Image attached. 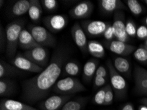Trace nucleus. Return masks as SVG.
I'll return each instance as SVG.
<instances>
[{"mask_svg":"<svg viewBox=\"0 0 147 110\" xmlns=\"http://www.w3.org/2000/svg\"><path fill=\"white\" fill-rule=\"evenodd\" d=\"M68 56L66 48H59L55 50L50 63L43 71L24 81L23 99L30 104L45 99L61 75Z\"/></svg>","mask_w":147,"mask_h":110,"instance_id":"nucleus-1","label":"nucleus"},{"mask_svg":"<svg viewBox=\"0 0 147 110\" xmlns=\"http://www.w3.org/2000/svg\"><path fill=\"white\" fill-rule=\"evenodd\" d=\"M25 21L17 19L7 25L6 33V52L9 58H13L19 46V40L21 32L24 28Z\"/></svg>","mask_w":147,"mask_h":110,"instance_id":"nucleus-2","label":"nucleus"},{"mask_svg":"<svg viewBox=\"0 0 147 110\" xmlns=\"http://www.w3.org/2000/svg\"><path fill=\"white\" fill-rule=\"evenodd\" d=\"M86 88L81 81L76 78L67 77L57 80L52 88V91L61 95H73L85 91Z\"/></svg>","mask_w":147,"mask_h":110,"instance_id":"nucleus-3","label":"nucleus"},{"mask_svg":"<svg viewBox=\"0 0 147 110\" xmlns=\"http://www.w3.org/2000/svg\"><path fill=\"white\" fill-rule=\"evenodd\" d=\"M28 30L40 46L54 47L55 46L56 40L47 28L41 26L29 25Z\"/></svg>","mask_w":147,"mask_h":110,"instance_id":"nucleus-4","label":"nucleus"},{"mask_svg":"<svg viewBox=\"0 0 147 110\" xmlns=\"http://www.w3.org/2000/svg\"><path fill=\"white\" fill-rule=\"evenodd\" d=\"M109 73H110V82L113 91L118 97H121L125 93L127 89V82L125 78L116 71L111 61L107 63Z\"/></svg>","mask_w":147,"mask_h":110,"instance_id":"nucleus-5","label":"nucleus"},{"mask_svg":"<svg viewBox=\"0 0 147 110\" xmlns=\"http://www.w3.org/2000/svg\"><path fill=\"white\" fill-rule=\"evenodd\" d=\"M23 55L37 65L45 69L48 65L49 52L45 47L38 46L25 51Z\"/></svg>","mask_w":147,"mask_h":110,"instance_id":"nucleus-6","label":"nucleus"},{"mask_svg":"<svg viewBox=\"0 0 147 110\" xmlns=\"http://www.w3.org/2000/svg\"><path fill=\"white\" fill-rule=\"evenodd\" d=\"M73 97V95H54L46 98L40 103V110H61L63 105Z\"/></svg>","mask_w":147,"mask_h":110,"instance_id":"nucleus-7","label":"nucleus"},{"mask_svg":"<svg viewBox=\"0 0 147 110\" xmlns=\"http://www.w3.org/2000/svg\"><path fill=\"white\" fill-rule=\"evenodd\" d=\"M124 20L125 16L123 12L117 11L115 12L113 16V22L112 25L116 40L127 43L129 40V36L126 32Z\"/></svg>","mask_w":147,"mask_h":110,"instance_id":"nucleus-8","label":"nucleus"},{"mask_svg":"<svg viewBox=\"0 0 147 110\" xmlns=\"http://www.w3.org/2000/svg\"><path fill=\"white\" fill-rule=\"evenodd\" d=\"M43 22L50 32L57 33L65 28L68 19L63 15H53L44 18Z\"/></svg>","mask_w":147,"mask_h":110,"instance_id":"nucleus-9","label":"nucleus"},{"mask_svg":"<svg viewBox=\"0 0 147 110\" xmlns=\"http://www.w3.org/2000/svg\"><path fill=\"white\" fill-rule=\"evenodd\" d=\"M12 63L13 65L21 71L31 72V73H40L44 69L34 63L27 57L21 53H19L15 56L14 59L12 60Z\"/></svg>","mask_w":147,"mask_h":110,"instance_id":"nucleus-10","label":"nucleus"},{"mask_svg":"<svg viewBox=\"0 0 147 110\" xmlns=\"http://www.w3.org/2000/svg\"><path fill=\"white\" fill-rule=\"evenodd\" d=\"M110 24L102 21H85L82 22V27L85 33L91 36L104 34Z\"/></svg>","mask_w":147,"mask_h":110,"instance_id":"nucleus-11","label":"nucleus"},{"mask_svg":"<svg viewBox=\"0 0 147 110\" xmlns=\"http://www.w3.org/2000/svg\"><path fill=\"white\" fill-rule=\"evenodd\" d=\"M94 5L90 1L80 2L69 11L70 16L75 19H86L92 14Z\"/></svg>","mask_w":147,"mask_h":110,"instance_id":"nucleus-12","label":"nucleus"},{"mask_svg":"<svg viewBox=\"0 0 147 110\" xmlns=\"http://www.w3.org/2000/svg\"><path fill=\"white\" fill-rule=\"evenodd\" d=\"M71 35L75 44L82 52L87 51L88 41L86 38V33L82 28V26L78 22L74 24L71 28Z\"/></svg>","mask_w":147,"mask_h":110,"instance_id":"nucleus-13","label":"nucleus"},{"mask_svg":"<svg viewBox=\"0 0 147 110\" xmlns=\"http://www.w3.org/2000/svg\"><path fill=\"white\" fill-rule=\"evenodd\" d=\"M135 88L139 94L147 96V70L137 66L134 71Z\"/></svg>","mask_w":147,"mask_h":110,"instance_id":"nucleus-14","label":"nucleus"},{"mask_svg":"<svg viewBox=\"0 0 147 110\" xmlns=\"http://www.w3.org/2000/svg\"><path fill=\"white\" fill-rule=\"evenodd\" d=\"M108 48L113 53L120 56H127L136 50V48L133 45L117 40L111 41Z\"/></svg>","mask_w":147,"mask_h":110,"instance_id":"nucleus-15","label":"nucleus"},{"mask_svg":"<svg viewBox=\"0 0 147 110\" xmlns=\"http://www.w3.org/2000/svg\"><path fill=\"white\" fill-rule=\"evenodd\" d=\"M19 46L22 50L27 51L40 46L35 41L34 38L28 30V29L24 28L20 34Z\"/></svg>","mask_w":147,"mask_h":110,"instance_id":"nucleus-16","label":"nucleus"},{"mask_svg":"<svg viewBox=\"0 0 147 110\" xmlns=\"http://www.w3.org/2000/svg\"><path fill=\"white\" fill-rule=\"evenodd\" d=\"M0 109L6 110H36V108L14 100L4 99L1 101Z\"/></svg>","mask_w":147,"mask_h":110,"instance_id":"nucleus-17","label":"nucleus"},{"mask_svg":"<svg viewBox=\"0 0 147 110\" xmlns=\"http://www.w3.org/2000/svg\"><path fill=\"white\" fill-rule=\"evenodd\" d=\"M99 4L102 11L107 13L116 12L121 9H125L123 2L119 0H100Z\"/></svg>","mask_w":147,"mask_h":110,"instance_id":"nucleus-18","label":"nucleus"},{"mask_svg":"<svg viewBox=\"0 0 147 110\" xmlns=\"http://www.w3.org/2000/svg\"><path fill=\"white\" fill-rule=\"evenodd\" d=\"M98 60L96 59H89L84 64L83 68V79L86 82H89L95 75L98 65Z\"/></svg>","mask_w":147,"mask_h":110,"instance_id":"nucleus-19","label":"nucleus"},{"mask_svg":"<svg viewBox=\"0 0 147 110\" xmlns=\"http://www.w3.org/2000/svg\"><path fill=\"white\" fill-rule=\"evenodd\" d=\"M30 7V1L19 0L13 5L11 8V15L13 17H19L28 13Z\"/></svg>","mask_w":147,"mask_h":110,"instance_id":"nucleus-20","label":"nucleus"},{"mask_svg":"<svg viewBox=\"0 0 147 110\" xmlns=\"http://www.w3.org/2000/svg\"><path fill=\"white\" fill-rule=\"evenodd\" d=\"M21 74V70L16 67L7 63L2 59L0 61V78H1L15 77Z\"/></svg>","mask_w":147,"mask_h":110,"instance_id":"nucleus-21","label":"nucleus"},{"mask_svg":"<svg viewBox=\"0 0 147 110\" xmlns=\"http://www.w3.org/2000/svg\"><path fill=\"white\" fill-rule=\"evenodd\" d=\"M88 101V97H80L70 100L63 105L61 110H82Z\"/></svg>","mask_w":147,"mask_h":110,"instance_id":"nucleus-22","label":"nucleus"},{"mask_svg":"<svg viewBox=\"0 0 147 110\" xmlns=\"http://www.w3.org/2000/svg\"><path fill=\"white\" fill-rule=\"evenodd\" d=\"M16 86L12 80L8 78H1L0 80V95L2 97L11 96L15 92Z\"/></svg>","mask_w":147,"mask_h":110,"instance_id":"nucleus-23","label":"nucleus"},{"mask_svg":"<svg viewBox=\"0 0 147 110\" xmlns=\"http://www.w3.org/2000/svg\"><path fill=\"white\" fill-rule=\"evenodd\" d=\"M28 14L33 22H38L42 14V6L40 1L38 0H30V7Z\"/></svg>","mask_w":147,"mask_h":110,"instance_id":"nucleus-24","label":"nucleus"},{"mask_svg":"<svg viewBox=\"0 0 147 110\" xmlns=\"http://www.w3.org/2000/svg\"><path fill=\"white\" fill-rule=\"evenodd\" d=\"M87 51L91 55L96 58H102L105 55V49L100 42L90 40L88 42Z\"/></svg>","mask_w":147,"mask_h":110,"instance_id":"nucleus-25","label":"nucleus"},{"mask_svg":"<svg viewBox=\"0 0 147 110\" xmlns=\"http://www.w3.org/2000/svg\"><path fill=\"white\" fill-rule=\"evenodd\" d=\"M113 65L118 73L123 75H127L130 72L131 65L129 61L125 58L121 57L115 58Z\"/></svg>","mask_w":147,"mask_h":110,"instance_id":"nucleus-26","label":"nucleus"},{"mask_svg":"<svg viewBox=\"0 0 147 110\" xmlns=\"http://www.w3.org/2000/svg\"><path fill=\"white\" fill-rule=\"evenodd\" d=\"M80 70L81 69H80L79 65L75 61H73L66 62L63 69L64 74L71 77H75V76L79 75Z\"/></svg>","mask_w":147,"mask_h":110,"instance_id":"nucleus-27","label":"nucleus"},{"mask_svg":"<svg viewBox=\"0 0 147 110\" xmlns=\"http://www.w3.org/2000/svg\"><path fill=\"white\" fill-rule=\"evenodd\" d=\"M135 59L141 63L147 64V49L143 45L140 46L133 53Z\"/></svg>","mask_w":147,"mask_h":110,"instance_id":"nucleus-28","label":"nucleus"},{"mask_svg":"<svg viewBox=\"0 0 147 110\" xmlns=\"http://www.w3.org/2000/svg\"><path fill=\"white\" fill-rule=\"evenodd\" d=\"M125 2L131 13L135 16H138L142 13V7L137 0H127Z\"/></svg>","mask_w":147,"mask_h":110,"instance_id":"nucleus-29","label":"nucleus"},{"mask_svg":"<svg viewBox=\"0 0 147 110\" xmlns=\"http://www.w3.org/2000/svg\"><path fill=\"white\" fill-rule=\"evenodd\" d=\"M106 92V86L100 88L93 98L92 102L96 105H104L105 95Z\"/></svg>","mask_w":147,"mask_h":110,"instance_id":"nucleus-30","label":"nucleus"},{"mask_svg":"<svg viewBox=\"0 0 147 110\" xmlns=\"http://www.w3.org/2000/svg\"><path fill=\"white\" fill-rule=\"evenodd\" d=\"M125 30L128 36L134 37L137 35V26L132 20H128L125 24Z\"/></svg>","mask_w":147,"mask_h":110,"instance_id":"nucleus-31","label":"nucleus"},{"mask_svg":"<svg viewBox=\"0 0 147 110\" xmlns=\"http://www.w3.org/2000/svg\"><path fill=\"white\" fill-rule=\"evenodd\" d=\"M40 2L43 7L50 12L56 9L58 5V2L56 0H42Z\"/></svg>","mask_w":147,"mask_h":110,"instance_id":"nucleus-32","label":"nucleus"},{"mask_svg":"<svg viewBox=\"0 0 147 110\" xmlns=\"http://www.w3.org/2000/svg\"><path fill=\"white\" fill-rule=\"evenodd\" d=\"M113 90L111 85H106V92L105 95V100H104V105H111L113 103Z\"/></svg>","mask_w":147,"mask_h":110,"instance_id":"nucleus-33","label":"nucleus"},{"mask_svg":"<svg viewBox=\"0 0 147 110\" xmlns=\"http://www.w3.org/2000/svg\"><path fill=\"white\" fill-rule=\"evenodd\" d=\"M137 36L140 40H147V26L144 25L140 26L137 28Z\"/></svg>","mask_w":147,"mask_h":110,"instance_id":"nucleus-34","label":"nucleus"},{"mask_svg":"<svg viewBox=\"0 0 147 110\" xmlns=\"http://www.w3.org/2000/svg\"><path fill=\"white\" fill-rule=\"evenodd\" d=\"M103 36L104 38L108 40V41H112V40L114 38V32H113L112 24H110V25L108 26V27L107 28L106 31L104 32Z\"/></svg>","mask_w":147,"mask_h":110,"instance_id":"nucleus-35","label":"nucleus"},{"mask_svg":"<svg viewBox=\"0 0 147 110\" xmlns=\"http://www.w3.org/2000/svg\"><path fill=\"white\" fill-rule=\"evenodd\" d=\"M106 78L100 77V76H95L94 80V85L95 88H100L103 86L106 83Z\"/></svg>","mask_w":147,"mask_h":110,"instance_id":"nucleus-36","label":"nucleus"},{"mask_svg":"<svg viewBox=\"0 0 147 110\" xmlns=\"http://www.w3.org/2000/svg\"><path fill=\"white\" fill-rule=\"evenodd\" d=\"M95 76H100V77L107 78L108 73H107V71L105 67L102 65H100L98 67L96 72Z\"/></svg>","mask_w":147,"mask_h":110,"instance_id":"nucleus-37","label":"nucleus"},{"mask_svg":"<svg viewBox=\"0 0 147 110\" xmlns=\"http://www.w3.org/2000/svg\"><path fill=\"white\" fill-rule=\"evenodd\" d=\"M121 110H135L134 107L131 103H127V104H125L121 107Z\"/></svg>","mask_w":147,"mask_h":110,"instance_id":"nucleus-38","label":"nucleus"},{"mask_svg":"<svg viewBox=\"0 0 147 110\" xmlns=\"http://www.w3.org/2000/svg\"><path fill=\"white\" fill-rule=\"evenodd\" d=\"M139 110H147V106L145 105H143V104L139 105Z\"/></svg>","mask_w":147,"mask_h":110,"instance_id":"nucleus-39","label":"nucleus"},{"mask_svg":"<svg viewBox=\"0 0 147 110\" xmlns=\"http://www.w3.org/2000/svg\"><path fill=\"white\" fill-rule=\"evenodd\" d=\"M141 102L142 103V104L145 105L147 106V98H142V99L141 100Z\"/></svg>","mask_w":147,"mask_h":110,"instance_id":"nucleus-40","label":"nucleus"},{"mask_svg":"<svg viewBox=\"0 0 147 110\" xmlns=\"http://www.w3.org/2000/svg\"><path fill=\"white\" fill-rule=\"evenodd\" d=\"M143 46L145 47V48L147 49V40H146L145 41H144V43L143 44Z\"/></svg>","mask_w":147,"mask_h":110,"instance_id":"nucleus-41","label":"nucleus"},{"mask_svg":"<svg viewBox=\"0 0 147 110\" xmlns=\"http://www.w3.org/2000/svg\"><path fill=\"white\" fill-rule=\"evenodd\" d=\"M144 22H145V24H146V26H147V17L145 18V19H144Z\"/></svg>","mask_w":147,"mask_h":110,"instance_id":"nucleus-42","label":"nucleus"},{"mask_svg":"<svg viewBox=\"0 0 147 110\" xmlns=\"http://www.w3.org/2000/svg\"><path fill=\"white\" fill-rule=\"evenodd\" d=\"M0 110H6V109H0ZM36 110H38V109H36Z\"/></svg>","mask_w":147,"mask_h":110,"instance_id":"nucleus-43","label":"nucleus"},{"mask_svg":"<svg viewBox=\"0 0 147 110\" xmlns=\"http://www.w3.org/2000/svg\"><path fill=\"white\" fill-rule=\"evenodd\" d=\"M144 2H145L146 4V5H147V0H146V1H144Z\"/></svg>","mask_w":147,"mask_h":110,"instance_id":"nucleus-44","label":"nucleus"}]
</instances>
